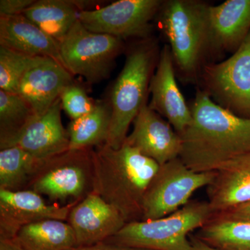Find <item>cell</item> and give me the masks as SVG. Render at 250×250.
<instances>
[{
  "mask_svg": "<svg viewBox=\"0 0 250 250\" xmlns=\"http://www.w3.org/2000/svg\"><path fill=\"white\" fill-rule=\"evenodd\" d=\"M190 108L192 121L180 135L179 158L190 170L216 172L229 161L250 152V119L219 106L200 88Z\"/></svg>",
  "mask_w": 250,
  "mask_h": 250,
  "instance_id": "cell-1",
  "label": "cell"
},
{
  "mask_svg": "<svg viewBox=\"0 0 250 250\" xmlns=\"http://www.w3.org/2000/svg\"><path fill=\"white\" fill-rule=\"evenodd\" d=\"M93 192L113 206L126 223L142 220L143 198L159 168L155 161L126 143L93 149Z\"/></svg>",
  "mask_w": 250,
  "mask_h": 250,
  "instance_id": "cell-2",
  "label": "cell"
},
{
  "mask_svg": "<svg viewBox=\"0 0 250 250\" xmlns=\"http://www.w3.org/2000/svg\"><path fill=\"white\" fill-rule=\"evenodd\" d=\"M209 6L198 0H167L156 17L169 42L176 73L187 83L198 82L210 55Z\"/></svg>",
  "mask_w": 250,
  "mask_h": 250,
  "instance_id": "cell-3",
  "label": "cell"
},
{
  "mask_svg": "<svg viewBox=\"0 0 250 250\" xmlns=\"http://www.w3.org/2000/svg\"><path fill=\"white\" fill-rule=\"evenodd\" d=\"M161 51L152 38L139 40L130 47L123 70L110 93L111 121L105 144L114 149L123 146L130 125L145 105Z\"/></svg>",
  "mask_w": 250,
  "mask_h": 250,
  "instance_id": "cell-4",
  "label": "cell"
},
{
  "mask_svg": "<svg viewBox=\"0 0 250 250\" xmlns=\"http://www.w3.org/2000/svg\"><path fill=\"white\" fill-rule=\"evenodd\" d=\"M213 216L208 202L190 201L163 218L126 223L104 242L149 250H191L190 233Z\"/></svg>",
  "mask_w": 250,
  "mask_h": 250,
  "instance_id": "cell-5",
  "label": "cell"
},
{
  "mask_svg": "<svg viewBox=\"0 0 250 250\" xmlns=\"http://www.w3.org/2000/svg\"><path fill=\"white\" fill-rule=\"evenodd\" d=\"M93 149H68L46 161L27 189L57 205L81 201L93 192Z\"/></svg>",
  "mask_w": 250,
  "mask_h": 250,
  "instance_id": "cell-6",
  "label": "cell"
},
{
  "mask_svg": "<svg viewBox=\"0 0 250 250\" xmlns=\"http://www.w3.org/2000/svg\"><path fill=\"white\" fill-rule=\"evenodd\" d=\"M124 49V41L88 30L77 21L59 42L62 65L72 75L83 77L90 83L107 79L115 60Z\"/></svg>",
  "mask_w": 250,
  "mask_h": 250,
  "instance_id": "cell-7",
  "label": "cell"
},
{
  "mask_svg": "<svg viewBox=\"0 0 250 250\" xmlns=\"http://www.w3.org/2000/svg\"><path fill=\"white\" fill-rule=\"evenodd\" d=\"M199 81L200 89L215 104L250 119V33L231 57L218 63L206 62Z\"/></svg>",
  "mask_w": 250,
  "mask_h": 250,
  "instance_id": "cell-8",
  "label": "cell"
},
{
  "mask_svg": "<svg viewBox=\"0 0 250 250\" xmlns=\"http://www.w3.org/2000/svg\"><path fill=\"white\" fill-rule=\"evenodd\" d=\"M216 172H197L179 158L159 166L148 187L142 207V220L163 218L188 203L192 194L214 180Z\"/></svg>",
  "mask_w": 250,
  "mask_h": 250,
  "instance_id": "cell-9",
  "label": "cell"
},
{
  "mask_svg": "<svg viewBox=\"0 0 250 250\" xmlns=\"http://www.w3.org/2000/svg\"><path fill=\"white\" fill-rule=\"evenodd\" d=\"M163 0H119L97 9L81 11L79 21L88 30L108 34L122 40L149 39L152 21Z\"/></svg>",
  "mask_w": 250,
  "mask_h": 250,
  "instance_id": "cell-10",
  "label": "cell"
},
{
  "mask_svg": "<svg viewBox=\"0 0 250 250\" xmlns=\"http://www.w3.org/2000/svg\"><path fill=\"white\" fill-rule=\"evenodd\" d=\"M60 98L41 116L34 115L18 132L0 141V148L18 147L42 163L70 149L67 130L62 121Z\"/></svg>",
  "mask_w": 250,
  "mask_h": 250,
  "instance_id": "cell-11",
  "label": "cell"
},
{
  "mask_svg": "<svg viewBox=\"0 0 250 250\" xmlns=\"http://www.w3.org/2000/svg\"><path fill=\"white\" fill-rule=\"evenodd\" d=\"M77 203L47 204L42 195L29 189L18 191L0 189V238L17 236L23 227L41 220L65 221Z\"/></svg>",
  "mask_w": 250,
  "mask_h": 250,
  "instance_id": "cell-12",
  "label": "cell"
},
{
  "mask_svg": "<svg viewBox=\"0 0 250 250\" xmlns=\"http://www.w3.org/2000/svg\"><path fill=\"white\" fill-rule=\"evenodd\" d=\"M67 223L75 233L77 247H85L107 241L126 221L119 210L92 192L74 206Z\"/></svg>",
  "mask_w": 250,
  "mask_h": 250,
  "instance_id": "cell-13",
  "label": "cell"
},
{
  "mask_svg": "<svg viewBox=\"0 0 250 250\" xmlns=\"http://www.w3.org/2000/svg\"><path fill=\"white\" fill-rule=\"evenodd\" d=\"M176 72L170 47L165 45L161 49L157 66L151 80L149 106L167 119L180 136L192 121L190 108L176 81Z\"/></svg>",
  "mask_w": 250,
  "mask_h": 250,
  "instance_id": "cell-14",
  "label": "cell"
},
{
  "mask_svg": "<svg viewBox=\"0 0 250 250\" xmlns=\"http://www.w3.org/2000/svg\"><path fill=\"white\" fill-rule=\"evenodd\" d=\"M132 132L125 142L159 166L179 157L180 136L170 123L146 104L133 122Z\"/></svg>",
  "mask_w": 250,
  "mask_h": 250,
  "instance_id": "cell-15",
  "label": "cell"
},
{
  "mask_svg": "<svg viewBox=\"0 0 250 250\" xmlns=\"http://www.w3.org/2000/svg\"><path fill=\"white\" fill-rule=\"evenodd\" d=\"M210 55L235 53L250 33V0H228L208 9Z\"/></svg>",
  "mask_w": 250,
  "mask_h": 250,
  "instance_id": "cell-16",
  "label": "cell"
},
{
  "mask_svg": "<svg viewBox=\"0 0 250 250\" xmlns=\"http://www.w3.org/2000/svg\"><path fill=\"white\" fill-rule=\"evenodd\" d=\"M73 82V75L63 65L47 58L24 74L17 93L34 114L41 116L58 100L62 89Z\"/></svg>",
  "mask_w": 250,
  "mask_h": 250,
  "instance_id": "cell-17",
  "label": "cell"
},
{
  "mask_svg": "<svg viewBox=\"0 0 250 250\" xmlns=\"http://www.w3.org/2000/svg\"><path fill=\"white\" fill-rule=\"evenodd\" d=\"M207 192L213 215L250 202V152L237 156L220 167Z\"/></svg>",
  "mask_w": 250,
  "mask_h": 250,
  "instance_id": "cell-18",
  "label": "cell"
},
{
  "mask_svg": "<svg viewBox=\"0 0 250 250\" xmlns=\"http://www.w3.org/2000/svg\"><path fill=\"white\" fill-rule=\"evenodd\" d=\"M0 46L28 55L52 59L62 65L58 41L24 15L0 16Z\"/></svg>",
  "mask_w": 250,
  "mask_h": 250,
  "instance_id": "cell-19",
  "label": "cell"
},
{
  "mask_svg": "<svg viewBox=\"0 0 250 250\" xmlns=\"http://www.w3.org/2000/svg\"><path fill=\"white\" fill-rule=\"evenodd\" d=\"M80 3L65 0L36 1L22 15L54 40L60 42L77 21Z\"/></svg>",
  "mask_w": 250,
  "mask_h": 250,
  "instance_id": "cell-20",
  "label": "cell"
},
{
  "mask_svg": "<svg viewBox=\"0 0 250 250\" xmlns=\"http://www.w3.org/2000/svg\"><path fill=\"white\" fill-rule=\"evenodd\" d=\"M17 237L27 250H70L77 247L73 230L63 220L47 219L23 227Z\"/></svg>",
  "mask_w": 250,
  "mask_h": 250,
  "instance_id": "cell-21",
  "label": "cell"
},
{
  "mask_svg": "<svg viewBox=\"0 0 250 250\" xmlns=\"http://www.w3.org/2000/svg\"><path fill=\"white\" fill-rule=\"evenodd\" d=\"M111 121L108 102L98 101L93 111L69 124L70 149H93L106 143Z\"/></svg>",
  "mask_w": 250,
  "mask_h": 250,
  "instance_id": "cell-22",
  "label": "cell"
},
{
  "mask_svg": "<svg viewBox=\"0 0 250 250\" xmlns=\"http://www.w3.org/2000/svg\"><path fill=\"white\" fill-rule=\"evenodd\" d=\"M44 163L18 147L0 151V189L18 191L27 190Z\"/></svg>",
  "mask_w": 250,
  "mask_h": 250,
  "instance_id": "cell-23",
  "label": "cell"
},
{
  "mask_svg": "<svg viewBox=\"0 0 250 250\" xmlns=\"http://www.w3.org/2000/svg\"><path fill=\"white\" fill-rule=\"evenodd\" d=\"M197 236L218 250H250V221L216 215L200 229Z\"/></svg>",
  "mask_w": 250,
  "mask_h": 250,
  "instance_id": "cell-24",
  "label": "cell"
},
{
  "mask_svg": "<svg viewBox=\"0 0 250 250\" xmlns=\"http://www.w3.org/2000/svg\"><path fill=\"white\" fill-rule=\"evenodd\" d=\"M46 59L0 46V90L17 93L18 85L24 74Z\"/></svg>",
  "mask_w": 250,
  "mask_h": 250,
  "instance_id": "cell-25",
  "label": "cell"
},
{
  "mask_svg": "<svg viewBox=\"0 0 250 250\" xmlns=\"http://www.w3.org/2000/svg\"><path fill=\"white\" fill-rule=\"evenodd\" d=\"M34 115L18 93L0 90V141L18 132Z\"/></svg>",
  "mask_w": 250,
  "mask_h": 250,
  "instance_id": "cell-26",
  "label": "cell"
},
{
  "mask_svg": "<svg viewBox=\"0 0 250 250\" xmlns=\"http://www.w3.org/2000/svg\"><path fill=\"white\" fill-rule=\"evenodd\" d=\"M59 98L62 109L70 117L72 121L88 114L93 111L98 103L88 96L83 87L74 82L62 89Z\"/></svg>",
  "mask_w": 250,
  "mask_h": 250,
  "instance_id": "cell-27",
  "label": "cell"
},
{
  "mask_svg": "<svg viewBox=\"0 0 250 250\" xmlns=\"http://www.w3.org/2000/svg\"><path fill=\"white\" fill-rule=\"evenodd\" d=\"M34 0H1L0 16H18L34 4Z\"/></svg>",
  "mask_w": 250,
  "mask_h": 250,
  "instance_id": "cell-28",
  "label": "cell"
},
{
  "mask_svg": "<svg viewBox=\"0 0 250 250\" xmlns=\"http://www.w3.org/2000/svg\"><path fill=\"white\" fill-rule=\"evenodd\" d=\"M216 215L230 220L250 221V202Z\"/></svg>",
  "mask_w": 250,
  "mask_h": 250,
  "instance_id": "cell-29",
  "label": "cell"
},
{
  "mask_svg": "<svg viewBox=\"0 0 250 250\" xmlns=\"http://www.w3.org/2000/svg\"><path fill=\"white\" fill-rule=\"evenodd\" d=\"M70 250H149L141 248H133V247L121 246L115 243L103 242L93 246L85 247H76Z\"/></svg>",
  "mask_w": 250,
  "mask_h": 250,
  "instance_id": "cell-30",
  "label": "cell"
},
{
  "mask_svg": "<svg viewBox=\"0 0 250 250\" xmlns=\"http://www.w3.org/2000/svg\"><path fill=\"white\" fill-rule=\"evenodd\" d=\"M0 250H27L17 236L0 238Z\"/></svg>",
  "mask_w": 250,
  "mask_h": 250,
  "instance_id": "cell-31",
  "label": "cell"
},
{
  "mask_svg": "<svg viewBox=\"0 0 250 250\" xmlns=\"http://www.w3.org/2000/svg\"><path fill=\"white\" fill-rule=\"evenodd\" d=\"M191 250H218L202 241L197 236H190Z\"/></svg>",
  "mask_w": 250,
  "mask_h": 250,
  "instance_id": "cell-32",
  "label": "cell"
}]
</instances>
